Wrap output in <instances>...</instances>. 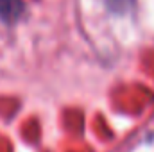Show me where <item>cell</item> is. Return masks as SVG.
Here are the masks:
<instances>
[{"label": "cell", "instance_id": "2", "mask_svg": "<svg viewBox=\"0 0 154 152\" xmlns=\"http://www.w3.org/2000/svg\"><path fill=\"white\" fill-rule=\"evenodd\" d=\"M108 5L113 11H125L131 5V0H108Z\"/></svg>", "mask_w": 154, "mask_h": 152}, {"label": "cell", "instance_id": "1", "mask_svg": "<svg viewBox=\"0 0 154 152\" xmlns=\"http://www.w3.org/2000/svg\"><path fill=\"white\" fill-rule=\"evenodd\" d=\"M23 0H0V20L4 23H14L23 14Z\"/></svg>", "mask_w": 154, "mask_h": 152}]
</instances>
